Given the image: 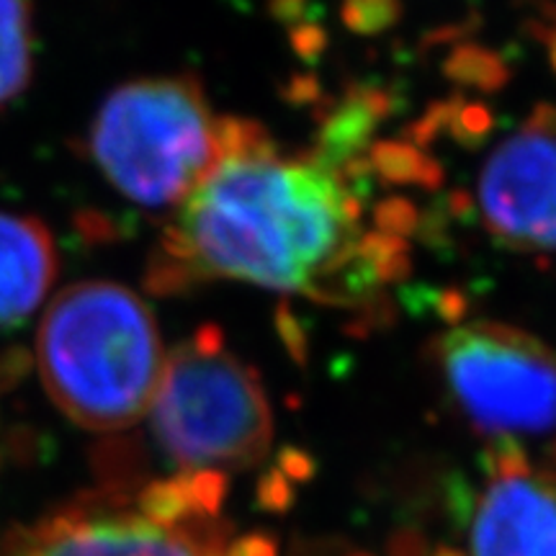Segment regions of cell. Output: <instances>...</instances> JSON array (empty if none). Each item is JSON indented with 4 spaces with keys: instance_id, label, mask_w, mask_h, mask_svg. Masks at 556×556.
I'll return each mask as SVG.
<instances>
[{
    "instance_id": "cell-10",
    "label": "cell",
    "mask_w": 556,
    "mask_h": 556,
    "mask_svg": "<svg viewBox=\"0 0 556 556\" xmlns=\"http://www.w3.org/2000/svg\"><path fill=\"white\" fill-rule=\"evenodd\" d=\"M31 78V11L26 0H0V106Z\"/></svg>"
},
{
    "instance_id": "cell-4",
    "label": "cell",
    "mask_w": 556,
    "mask_h": 556,
    "mask_svg": "<svg viewBox=\"0 0 556 556\" xmlns=\"http://www.w3.org/2000/svg\"><path fill=\"white\" fill-rule=\"evenodd\" d=\"M150 413L160 446L189 471L253 467L274 438L261 379L217 330L197 332L165 358Z\"/></svg>"
},
{
    "instance_id": "cell-13",
    "label": "cell",
    "mask_w": 556,
    "mask_h": 556,
    "mask_svg": "<svg viewBox=\"0 0 556 556\" xmlns=\"http://www.w3.org/2000/svg\"><path fill=\"white\" fill-rule=\"evenodd\" d=\"M356 556H364V554H356Z\"/></svg>"
},
{
    "instance_id": "cell-6",
    "label": "cell",
    "mask_w": 556,
    "mask_h": 556,
    "mask_svg": "<svg viewBox=\"0 0 556 556\" xmlns=\"http://www.w3.org/2000/svg\"><path fill=\"white\" fill-rule=\"evenodd\" d=\"M227 528L214 518L178 523L142 507H75L26 531L9 556H225Z\"/></svg>"
},
{
    "instance_id": "cell-8",
    "label": "cell",
    "mask_w": 556,
    "mask_h": 556,
    "mask_svg": "<svg viewBox=\"0 0 556 556\" xmlns=\"http://www.w3.org/2000/svg\"><path fill=\"white\" fill-rule=\"evenodd\" d=\"M490 475L471 526L475 556H556V477L531 471L510 441L500 443Z\"/></svg>"
},
{
    "instance_id": "cell-11",
    "label": "cell",
    "mask_w": 556,
    "mask_h": 556,
    "mask_svg": "<svg viewBox=\"0 0 556 556\" xmlns=\"http://www.w3.org/2000/svg\"><path fill=\"white\" fill-rule=\"evenodd\" d=\"M433 556H462V554H456V552H451V548H438V552L433 554Z\"/></svg>"
},
{
    "instance_id": "cell-7",
    "label": "cell",
    "mask_w": 556,
    "mask_h": 556,
    "mask_svg": "<svg viewBox=\"0 0 556 556\" xmlns=\"http://www.w3.org/2000/svg\"><path fill=\"white\" fill-rule=\"evenodd\" d=\"M479 212L497 240L556 250V114L505 139L479 176Z\"/></svg>"
},
{
    "instance_id": "cell-5",
    "label": "cell",
    "mask_w": 556,
    "mask_h": 556,
    "mask_svg": "<svg viewBox=\"0 0 556 556\" xmlns=\"http://www.w3.org/2000/svg\"><path fill=\"white\" fill-rule=\"evenodd\" d=\"M438 366L454 405L492 435L556 430V353L497 323L454 328L438 343Z\"/></svg>"
},
{
    "instance_id": "cell-2",
    "label": "cell",
    "mask_w": 556,
    "mask_h": 556,
    "mask_svg": "<svg viewBox=\"0 0 556 556\" xmlns=\"http://www.w3.org/2000/svg\"><path fill=\"white\" fill-rule=\"evenodd\" d=\"M165 358L150 307L119 283H73L41 317V384L70 420L93 433L131 428L150 413Z\"/></svg>"
},
{
    "instance_id": "cell-12",
    "label": "cell",
    "mask_w": 556,
    "mask_h": 556,
    "mask_svg": "<svg viewBox=\"0 0 556 556\" xmlns=\"http://www.w3.org/2000/svg\"><path fill=\"white\" fill-rule=\"evenodd\" d=\"M554 62H556V39H554Z\"/></svg>"
},
{
    "instance_id": "cell-9",
    "label": "cell",
    "mask_w": 556,
    "mask_h": 556,
    "mask_svg": "<svg viewBox=\"0 0 556 556\" xmlns=\"http://www.w3.org/2000/svg\"><path fill=\"white\" fill-rule=\"evenodd\" d=\"M58 274V250L41 222L0 212V328L34 315Z\"/></svg>"
},
{
    "instance_id": "cell-3",
    "label": "cell",
    "mask_w": 556,
    "mask_h": 556,
    "mask_svg": "<svg viewBox=\"0 0 556 556\" xmlns=\"http://www.w3.org/2000/svg\"><path fill=\"white\" fill-rule=\"evenodd\" d=\"M225 148L227 122L186 78L137 80L114 90L88 137L103 178L144 208H178Z\"/></svg>"
},
{
    "instance_id": "cell-1",
    "label": "cell",
    "mask_w": 556,
    "mask_h": 556,
    "mask_svg": "<svg viewBox=\"0 0 556 556\" xmlns=\"http://www.w3.org/2000/svg\"><path fill=\"white\" fill-rule=\"evenodd\" d=\"M330 165L283 157L255 124L227 122L219 163L176 208L150 268L170 291L208 278L343 302L392 266Z\"/></svg>"
}]
</instances>
